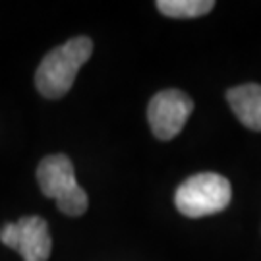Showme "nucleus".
<instances>
[{
    "mask_svg": "<svg viewBox=\"0 0 261 261\" xmlns=\"http://www.w3.org/2000/svg\"><path fill=\"white\" fill-rule=\"evenodd\" d=\"M226 101L248 130L261 132V85L244 84L226 91Z\"/></svg>",
    "mask_w": 261,
    "mask_h": 261,
    "instance_id": "obj_6",
    "label": "nucleus"
},
{
    "mask_svg": "<svg viewBox=\"0 0 261 261\" xmlns=\"http://www.w3.org/2000/svg\"><path fill=\"white\" fill-rule=\"evenodd\" d=\"M194 111V101L180 89H163L149 101L147 120L157 140L176 138Z\"/></svg>",
    "mask_w": 261,
    "mask_h": 261,
    "instance_id": "obj_4",
    "label": "nucleus"
},
{
    "mask_svg": "<svg viewBox=\"0 0 261 261\" xmlns=\"http://www.w3.org/2000/svg\"><path fill=\"white\" fill-rule=\"evenodd\" d=\"M232 199L230 182L215 172H201L190 176L178 186L174 194L176 209L186 217L199 219L221 213Z\"/></svg>",
    "mask_w": 261,
    "mask_h": 261,
    "instance_id": "obj_3",
    "label": "nucleus"
},
{
    "mask_svg": "<svg viewBox=\"0 0 261 261\" xmlns=\"http://www.w3.org/2000/svg\"><path fill=\"white\" fill-rule=\"evenodd\" d=\"M93 41L89 37H74L64 45L53 48L35 72V87L45 99L64 97L75 82L80 68L91 58Z\"/></svg>",
    "mask_w": 261,
    "mask_h": 261,
    "instance_id": "obj_1",
    "label": "nucleus"
},
{
    "mask_svg": "<svg viewBox=\"0 0 261 261\" xmlns=\"http://www.w3.org/2000/svg\"><path fill=\"white\" fill-rule=\"evenodd\" d=\"M155 6L163 16L178 19L199 18L215 8L213 0H157Z\"/></svg>",
    "mask_w": 261,
    "mask_h": 261,
    "instance_id": "obj_7",
    "label": "nucleus"
},
{
    "mask_svg": "<svg viewBox=\"0 0 261 261\" xmlns=\"http://www.w3.org/2000/svg\"><path fill=\"white\" fill-rule=\"evenodd\" d=\"M41 192L55 199L58 209L68 217H80L87 211L89 199L75 180L74 165L66 155H48L37 167Z\"/></svg>",
    "mask_w": 261,
    "mask_h": 261,
    "instance_id": "obj_2",
    "label": "nucleus"
},
{
    "mask_svg": "<svg viewBox=\"0 0 261 261\" xmlns=\"http://www.w3.org/2000/svg\"><path fill=\"white\" fill-rule=\"evenodd\" d=\"M0 242L19 252L23 261H48L53 240L48 224L37 215L21 217L18 223H8L0 228Z\"/></svg>",
    "mask_w": 261,
    "mask_h": 261,
    "instance_id": "obj_5",
    "label": "nucleus"
}]
</instances>
